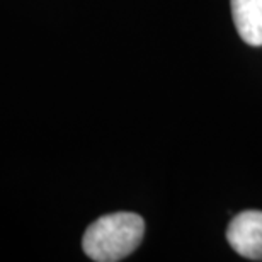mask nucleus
<instances>
[{"mask_svg":"<svg viewBox=\"0 0 262 262\" xmlns=\"http://www.w3.org/2000/svg\"><path fill=\"white\" fill-rule=\"evenodd\" d=\"M145 222L140 214L119 211L104 214L85 230L82 247L96 262H116L128 257L143 240Z\"/></svg>","mask_w":262,"mask_h":262,"instance_id":"1","label":"nucleus"},{"mask_svg":"<svg viewBox=\"0 0 262 262\" xmlns=\"http://www.w3.org/2000/svg\"><path fill=\"white\" fill-rule=\"evenodd\" d=\"M227 240L238 255L262 260V211L247 209L235 214L228 223Z\"/></svg>","mask_w":262,"mask_h":262,"instance_id":"2","label":"nucleus"},{"mask_svg":"<svg viewBox=\"0 0 262 262\" xmlns=\"http://www.w3.org/2000/svg\"><path fill=\"white\" fill-rule=\"evenodd\" d=\"M232 15L240 38L250 46H262V0H232Z\"/></svg>","mask_w":262,"mask_h":262,"instance_id":"3","label":"nucleus"}]
</instances>
